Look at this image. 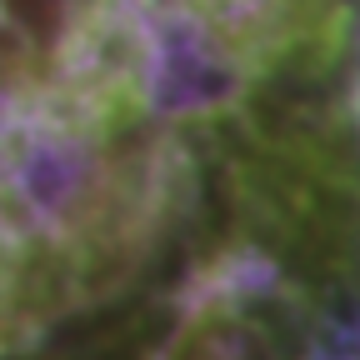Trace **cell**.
<instances>
[{"instance_id": "6da1fadb", "label": "cell", "mask_w": 360, "mask_h": 360, "mask_svg": "<svg viewBox=\"0 0 360 360\" xmlns=\"http://www.w3.org/2000/svg\"><path fill=\"white\" fill-rule=\"evenodd\" d=\"M170 360H285L270 326L240 300H205L170 340Z\"/></svg>"}]
</instances>
